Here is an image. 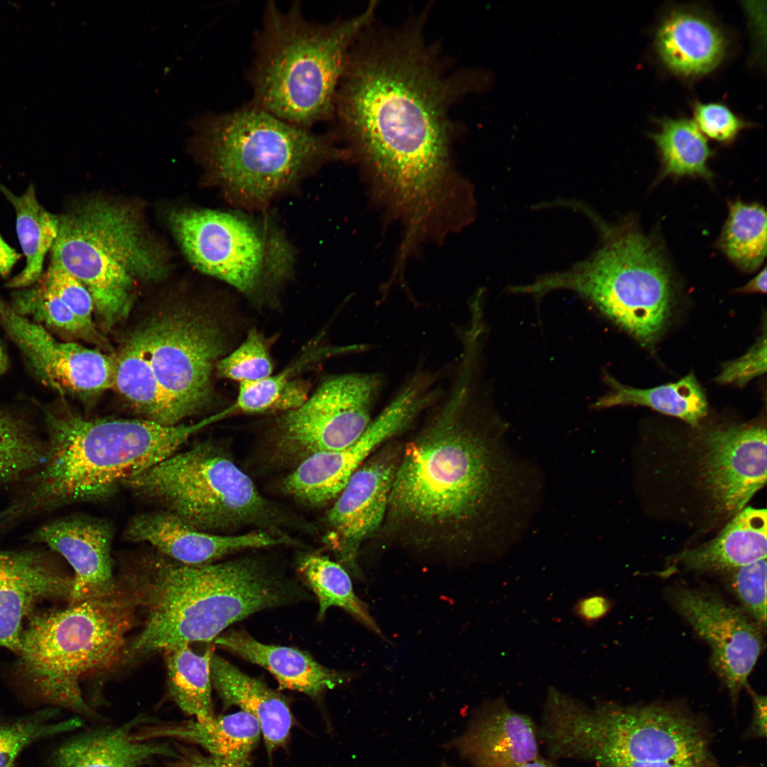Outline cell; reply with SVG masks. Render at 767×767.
Masks as SVG:
<instances>
[{"label":"cell","instance_id":"5bb4252c","mask_svg":"<svg viewBox=\"0 0 767 767\" xmlns=\"http://www.w3.org/2000/svg\"><path fill=\"white\" fill-rule=\"evenodd\" d=\"M669 602L709 646L711 663L733 702L748 689V678L763 652L761 629L717 593L681 585L666 592Z\"/></svg>","mask_w":767,"mask_h":767},{"label":"cell","instance_id":"d6986e66","mask_svg":"<svg viewBox=\"0 0 767 767\" xmlns=\"http://www.w3.org/2000/svg\"><path fill=\"white\" fill-rule=\"evenodd\" d=\"M124 535L126 540L147 543L163 555L190 565L211 563L236 551L278 545L286 540L265 531L241 535L207 533L161 509L131 518Z\"/></svg>","mask_w":767,"mask_h":767},{"label":"cell","instance_id":"52a82bcc","mask_svg":"<svg viewBox=\"0 0 767 767\" xmlns=\"http://www.w3.org/2000/svg\"><path fill=\"white\" fill-rule=\"evenodd\" d=\"M136 609L119 587L112 595L33 616L23 629L18 670L40 701L95 715L85 702L82 678L124 663Z\"/></svg>","mask_w":767,"mask_h":767},{"label":"cell","instance_id":"83f0119b","mask_svg":"<svg viewBox=\"0 0 767 767\" xmlns=\"http://www.w3.org/2000/svg\"><path fill=\"white\" fill-rule=\"evenodd\" d=\"M767 514L747 507L736 513L719 535L703 545L677 555V565L697 572L730 571L766 558Z\"/></svg>","mask_w":767,"mask_h":767},{"label":"cell","instance_id":"3957f363","mask_svg":"<svg viewBox=\"0 0 767 767\" xmlns=\"http://www.w3.org/2000/svg\"><path fill=\"white\" fill-rule=\"evenodd\" d=\"M43 462L22 494L0 511V525L77 502L113 496L125 482L174 453L204 422L163 425L146 419L85 418L44 412Z\"/></svg>","mask_w":767,"mask_h":767},{"label":"cell","instance_id":"44dd1931","mask_svg":"<svg viewBox=\"0 0 767 767\" xmlns=\"http://www.w3.org/2000/svg\"><path fill=\"white\" fill-rule=\"evenodd\" d=\"M538 739L531 718L499 697L482 707L457 746L472 767H520L539 757Z\"/></svg>","mask_w":767,"mask_h":767},{"label":"cell","instance_id":"7a4b0ae2","mask_svg":"<svg viewBox=\"0 0 767 767\" xmlns=\"http://www.w3.org/2000/svg\"><path fill=\"white\" fill-rule=\"evenodd\" d=\"M415 34L354 43L332 119L409 224L429 222L450 196L448 108L455 80Z\"/></svg>","mask_w":767,"mask_h":767},{"label":"cell","instance_id":"f35d334b","mask_svg":"<svg viewBox=\"0 0 767 767\" xmlns=\"http://www.w3.org/2000/svg\"><path fill=\"white\" fill-rule=\"evenodd\" d=\"M12 308L18 314L32 316L56 330L86 339H96L98 334L89 330L61 299L40 282L13 295Z\"/></svg>","mask_w":767,"mask_h":767},{"label":"cell","instance_id":"9c48e42d","mask_svg":"<svg viewBox=\"0 0 767 767\" xmlns=\"http://www.w3.org/2000/svg\"><path fill=\"white\" fill-rule=\"evenodd\" d=\"M58 219L50 263L86 287L100 321L109 328L128 315L135 280L158 279L165 273L159 254L124 205L89 201Z\"/></svg>","mask_w":767,"mask_h":767},{"label":"cell","instance_id":"f6af8a7d","mask_svg":"<svg viewBox=\"0 0 767 767\" xmlns=\"http://www.w3.org/2000/svg\"><path fill=\"white\" fill-rule=\"evenodd\" d=\"M178 755L165 763L166 767H251L249 758L230 761L205 755L195 749L179 745Z\"/></svg>","mask_w":767,"mask_h":767},{"label":"cell","instance_id":"836d02e7","mask_svg":"<svg viewBox=\"0 0 767 767\" xmlns=\"http://www.w3.org/2000/svg\"><path fill=\"white\" fill-rule=\"evenodd\" d=\"M656 121L658 131L650 133L649 137L659 151L664 174L709 178L707 161L712 153L695 121L683 117Z\"/></svg>","mask_w":767,"mask_h":767},{"label":"cell","instance_id":"7c38bea8","mask_svg":"<svg viewBox=\"0 0 767 767\" xmlns=\"http://www.w3.org/2000/svg\"><path fill=\"white\" fill-rule=\"evenodd\" d=\"M142 327L166 425L180 424L212 399V374L229 345L225 326L207 310L179 307L158 313Z\"/></svg>","mask_w":767,"mask_h":767},{"label":"cell","instance_id":"5b68a950","mask_svg":"<svg viewBox=\"0 0 767 767\" xmlns=\"http://www.w3.org/2000/svg\"><path fill=\"white\" fill-rule=\"evenodd\" d=\"M538 736L553 758L597 767H705V731L692 717L663 705L585 704L548 688Z\"/></svg>","mask_w":767,"mask_h":767},{"label":"cell","instance_id":"d590c367","mask_svg":"<svg viewBox=\"0 0 767 767\" xmlns=\"http://www.w3.org/2000/svg\"><path fill=\"white\" fill-rule=\"evenodd\" d=\"M722 250L746 271L757 269L766 255V214L758 205L733 203L723 229Z\"/></svg>","mask_w":767,"mask_h":767},{"label":"cell","instance_id":"681fc988","mask_svg":"<svg viewBox=\"0 0 767 767\" xmlns=\"http://www.w3.org/2000/svg\"><path fill=\"white\" fill-rule=\"evenodd\" d=\"M742 293H753L766 292V268L756 277L747 283L745 285L739 288L737 290Z\"/></svg>","mask_w":767,"mask_h":767},{"label":"cell","instance_id":"ffe728a7","mask_svg":"<svg viewBox=\"0 0 767 767\" xmlns=\"http://www.w3.org/2000/svg\"><path fill=\"white\" fill-rule=\"evenodd\" d=\"M72 577L43 553L23 550L0 552V646L17 653L23 624L35 605L47 599L69 600Z\"/></svg>","mask_w":767,"mask_h":767},{"label":"cell","instance_id":"f546056e","mask_svg":"<svg viewBox=\"0 0 767 767\" xmlns=\"http://www.w3.org/2000/svg\"><path fill=\"white\" fill-rule=\"evenodd\" d=\"M606 381L611 391L595 403L597 408L621 405L647 406L696 426L707 413V401L692 373L677 382L646 388L625 386L612 377Z\"/></svg>","mask_w":767,"mask_h":767},{"label":"cell","instance_id":"4316f807","mask_svg":"<svg viewBox=\"0 0 767 767\" xmlns=\"http://www.w3.org/2000/svg\"><path fill=\"white\" fill-rule=\"evenodd\" d=\"M211 680L226 706H236L257 720L269 754L285 744L293 715L278 692L214 654L211 660Z\"/></svg>","mask_w":767,"mask_h":767},{"label":"cell","instance_id":"484cf974","mask_svg":"<svg viewBox=\"0 0 767 767\" xmlns=\"http://www.w3.org/2000/svg\"><path fill=\"white\" fill-rule=\"evenodd\" d=\"M384 443L382 436L367 428L348 447L314 453L302 459L284 479V491L312 506L337 498L357 469Z\"/></svg>","mask_w":767,"mask_h":767},{"label":"cell","instance_id":"e0dca14e","mask_svg":"<svg viewBox=\"0 0 767 767\" xmlns=\"http://www.w3.org/2000/svg\"><path fill=\"white\" fill-rule=\"evenodd\" d=\"M401 451L384 448L365 460L327 514L332 545L340 561L358 575V550L382 527Z\"/></svg>","mask_w":767,"mask_h":767},{"label":"cell","instance_id":"ac0fdd59","mask_svg":"<svg viewBox=\"0 0 767 767\" xmlns=\"http://www.w3.org/2000/svg\"><path fill=\"white\" fill-rule=\"evenodd\" d=\"M114 528L92 517L56 519L36 529L31 540L62 555L74 571L70 604L108 597L119 589L113 572L111 545Z\"/></svg>","mask_w":767,"mask_h":767},{"label":"cell","instance_id":"30bf717a","mask_svg":"<svg viewBox=\"0 0 767 767\" xmlns=\"http://www.w3.org/2000/svg\"><path fill=\"white\" fill-rule=\"evenodd\" d=\"M124 488L211 533L261 524L272 511L251 479L207 442L174 453L127 480Z\"/></svg>","mask_w":767,"mask_h":767},{"label":"cell","instance_id":"ba28073f","mask_svg":"<svg viewBox=\"0 0 767 767\" xmlns=\"http://www.w3.org/2000/svg\"><path fill=\"white\" fill-rule=\"evenodd\" d=\"M602 242L592 255L563 271L548 273L511 292L542 297L573 291L647 345L669 318L673 290L658 249L645 235L625 225L609 226L594 217Z\"/></svg>","mask_w":767,"mask_h":767},{"label":"cell","instance_id":"60d3db41","mask_svg":"<svg viewBox=\"0 0 767 767\" xmlns=\"http://www.w3.org/2000/svg\"><path fill=\"white\" fill-rule=\"evenodd\" d=\"M729 587L753 621L762 629L766 626V560L730 570Z\"/></svg>","mask_w":767,"mask_h":767},{"label":"cell","instance_id":"f5cc1de1","mask_svg":"<svg viewBox=\"0 0 767 767\" xmlns=\"http://www.w3.org/2000/svg\"><path fill=\"white\" fill-rule=\"evenodd\" d=\"M441 767H450V766H448V765H447V763H442V764Z\"/></svg>","mask_w":767,"mask_h":767},{"label":"cell","instance_id":"8d00e7d4","mask_svg":"<svg viewBox=\"0 0 767 767\" xmlns=\"http://www.w3.org/2000/svg\"><path fill=\"white\" fill-rule=\"evenodd\" d=\"M45 445L23 420L0 410V489L27 477L43 462Z\"/></svg>","mask_w":767,"mask_h":767},{"label":"cell","instance_id":"1f68e13d","mask_svg":"<svg viewBox=\"0 0 767 767\" xmlns=\"http://www.w3.org/2000/svg\"><path fill=\"white\" fill-rule=\"evenodd\" d=\"M168 690L171 700L186 715L198 721L214 716L212 701L211 660L209 647L197 654L185 644L164 651Z\"/></svg>","mask_w":767,"mask_h":767},{"label":"cell","instance_id":"d4e9b609","mask_svg":"<svg viewBox=\"0 0 767 767\" xmlns=\"http://www.w3.org/2000/svg\"><path fill=\"white\" fill-rule=\"evenodd\" d=\"M215 643L268 670L282 690H295L315 697L349 678L324 667L300 650L264 644L244 631L228 632L217 637Z\"/></svg>","mask_w":767,"mask_h":767},{"label":"cell","instance_id":"f1b7e54d","mask_svg":"<svg viewBox=\"0 0 767 767\" xmlns=\"http://www.w3.org/2000/svg\"><path fill=\"white\" fill-rule=\"evenodd\" d=\"M0 191L15 210L16 232L26 257L24 268L6 286L25 288L36 283L42 276L45 257L58 236V216L46 210L38 202L33 184L21 195H16L1 184Z\"/></svg>","mask_w":767,"mask_h":767},{"label":"cell","instance_id":"2e32d148","mask_svg":"<svg viewBox=\"0 0 767 767\" xmlns=\"http://www.w3.org/2000/svg\"><path fill=\"white\" fill-rule=\"evenodd\" d=\"M700 479L714 511L734 516L766 481V429L761 423L717 428L703 437Z\"/></svg>","mask_w":767,"mask_h":767},{"label":"cell","instance_id":"7dc6e473","mask_svg":"<svg viewBox=\"0 0 767 767\" xmlns=\"http://www.w3.org/2000/svg\"><path fill=\"white\" fill-rule=\"evenodd\" d=\"M747 690L753 700V717L747 734L749 736L765 738L766 736V697L765 695L755 692L750 687Z\"/></svg>","mask_w":767,"mask_h":767},{"label":"cell","instance_id":"ab89813d","mask_svg":"<svg viewBox=\"0 0 767 767\" xmlns=\"http://www.w3.org/2000/svg\"><path fill=\"white\" fill-rule=\"evenodd\" d=\"M273 365L266 339L252 328L237 348L217 361L215 373L221 379L251 383L272 375Z\"/></svg>","mask_w":767,"mask_h":767},{"label":"cell","instance_id":"603a6c76","mask_svg":"<svg viewBox=\"0 0 767 767\" xmlns=\"http://www.w3.org/2000/svg\"><path fill=\"white\" fill-rule=\"evenodd\" d=\"M150 722L137 717L119 727L76 736L55 751L53 767H140L156 757H176L177 749L167 743L133 739L136 727Z\"/></svg>","mask_w":767,"mask_h":767},{"label":"cell","instance_id":"9a60e30c","mask_svg":"<svg viewBox=\"0 0 767 767\" xmlns=\"http://www.w3.org/2000/svg\"><path fill=\"white\" fill-rule=\"evenodd\" d=\"M0 323L40 381L61 393L94 396L114 386L116 357L60 342L0 298Z\"/></svg>","mask_w":767,"mask_h":767},{"label":"cell","instance_id":"277c9868","mask_svg":"<svg viewBox=\"0 0 767 767\" xmlns=\"http://www.w3.org/2000/svg\"><path fill=\"white\" fill-rule=\"evenodd\" d=\"M374 8L370 4L357 16L320 23L307 18L298 1L285 10L267 1L246 72L250 102L307 129L332 120L349 52Z\"/></svg>","mask_w":767,"mask_h":767},{"label":"cell","instance_id":"816d5d0a","mask_svg":"<svg viewBox=\"0 0 767 767\" xmlns=\"http://www.w3.org/2000/svg\"><path fill=\"white\" fill-rule=\"evenodd\" d=\"M6 366V357L1 346L0 345V374L2 373Z\"/></svg>","mask_w":767,"mask_h":767},{"label":"cell","instance_id":"7bdbcfd3","mask_svg":"<svg viewBox=\"0 0 767 767\" xmlns=\"http://www.w3.org/2000/svg\"><path fill=\"white\" fill-rule=\"evenodd\" d=\"M694 121L705 136L721 143L732 141L749 124L720 102H695Z\"/></svg>","mask_w":767,"mask_h":767},{"label":"cell","instance_id":"c3c4849f","mask_svg":"<svg viewBox=\"0 0 767 767\" xmlns=\"http://www.w3.org/2000/svg\"><path fill=\"white\" fill-rule=\"evenodd\" d=\"M21 255L10 246L0 234V275L6 276Z\"/></svg>","mask_w":767,"mask_h":767},{"label":"cell","instance_id":"74e56055","mask_svg":"<svg viewBox=\"0 0 767 767\" xmlns=\"http://www.w3.org/2000/svg\"><path fill=\"white\" fill-rule=\"evenodd\" d=\"M53 709H45L31 716L0 724V767H13L22 750L38 740L80 727L82 720L74 717L60 722H48Z\"/></svg>","mask_w":767,"mask_h":767},{"label":"cell","instance_id":"6da1fadb","mask_svg":"<svg viewBox=\"0 0 767 767\" xmlns=\"http://www.w3.org/2000/svg\"><path fill=\"white\" fill-rule=\"evenodd\" d=\"M480 403L477 371L458 365L447 396L401 451L382 527L418 553L501 555L522 534L540 491Z\"/></svg>","mask_w":767,"mask_h":767},{"label":"cell","instance_id":"b9f144b4","mask_svg":"<svg viewBox=\"0 0 767 767\" xmlns=\"http://www.w3.org/2000/svg\"><path fill=\"white\" fill-rule=\"evenodd\" d=\"M41 279L89 330L98 334L92 320L94 305L92 295L78 279L51 263Z\"/></svg>","mask_w":767,"mask_h":767},{"label":"cell","instance_id":"8992f818","mask_svg":"<svg viewBox=\"0 0 767 767\" xmlns=\"http://www.w3.org/2000/svg\"><path fill=\"white\" fill-rule=\"evenodd\" d=\"M193 138L227 197L262 207L320 166L349 157L332 132L293 125L249 102L193 119Z\"/></svg>","mask_w":767,"mask_h":767},{"label":"cell","instance_id":"7402d4cb","mask_svg":"<svg viewBox=\"0 0 767 767\" xmlns=\"http://www.w3.org/2000/svg\"><path fill=\"white\" fill-rule=\"evenodd\" d=\"M729 45L722 28L707 13L692 7H677L660 20L654 46L659 60L676 75L698 77L714 70L724 60Z\"/></svg>","mask_w":767,"mask_h":767},{"label":"cell","instance_id":"8fae6325","mask_svg":"<svg viewBox=\"0 0 767 767\" xmlns=\"http://www.w3.org/2000/svg\"><path fill=\"white\" fill-rule=\"evenodd\" d=\"M172 229L190 262L263 303L289 276L293 253L272 227L249 217L212 210L173 213Z\"/></svg>","mask_w":767,"mask_h":767},{"label":"cell","instance_id":"4dcf8cb0","mask_svg":"<svg viewBox=\"0 0 767 767\" xmlns=\"http://www.w3.org/2000/svg\"><path fill=\"white\" fill-rule=\"evenodd\" d=\"M115 357L113 387L143 419L167 425L164 401L150 364L142 326L129 336Z\"/></svg>","mask_w":767,"mask_h":767},{"label":"cell","instance_id":"e575fe53","mask_svg":"<svg viewBox=\"0 0 767 767\" xmlns=\"http://www.w3.org/2000/svg\"><path fill=\"white\" fill-rule=\"evenodd\" d=\"M345 351L344 347L312 346L280 372L256 382L239 384L234 403L223 410L210 415L211 422L214 423L236 414L276 412L283 393L299 374L324 358Z\"/></svg>","mask_w":767,"mask_h":767},{"label":"cell","instance_id":"bcb514c9","mask_svg":"<svg viewBox=\"0 0 767 767\" xmlns=\"http://www.w3.org/2000/svg\"><path fill=\"white\" fill-rule=\"evenodd\" d=\"M612 602L599 594H589L579 598L574 604V615L584 625L591 627L611 610Z\"/></svg>","mask_w":767,"mask_h":767},{"label":"cell","instance_id":"4fadbf2b","mask_svg":"<svg viewBox=\"0 0 767 767\" xmlns=\"http://www.w3.org/2000/svg\"><path fill=\"white\" fill-rule=\"evenodd\" d=\"M383 386L375 373L335 375L322 381L298 408L276 422L277 449L289 457L345 449L371 422L373 407Z\"/></svg>","mask_w":767,"mask_h":767},{"label":"cell","instance_id":"f907efd6","mask_svg":"<svg viewBox=\"0 0 767 767\" xmlns=\"http://www.w3.org/2000/svg\"><path fill=\"white\" fill-rule=\"evenodd\" d=\"M520 767H560L553 762L547 759L543 758L540 756L538 758L525 763Z\"/></svg>","mask_w":767,"mask_h":767},{"label":"cell","instance_id":"cb8c5ba5","mask_svg":"<svg viewBox=\"0 0 767 767\" xmlns=\"http://www.w3.org/2000/svg\"><path fill=\"white\" fill-rule=\"evenodd\" d=\"M146 724L134 731V741L172 739L197 745L212 756L230 761L249 758L261 734L257 720L243 711L214 716L206 721L192 719Z\"/></svg>","mask_w":767,"mask_h":767},{"label":"cell","instance_id":"d6a6232c","mask_svg":"<svg viewBox=\"0 0 767 767\" xmlns=\"http://www.w3.org/2000/svg\"><path fill=\"white\" fill-rule=\"evenodd\" d=\"M299 571L318 599V618L327 609L339 607L369 631L381 635V631L370 614L367 604L356 594L348 572L339 563L326 556L308 555L299 562Z\"/></svg>","mask_w":767,"mask_h":767},{"label":"cell","instance_id":"ee69618b","mask_svg":"<svg viewBox=\"0 0 767 767\" xmlns=\"http://www.w3.org/2000/svg\"><path fill=\"white\" fill-rule=\"evenodd\" d=\"M766 371V331L743 356L724 364L716 381L720 384L744 386Z\"/></svg>","mask_w":767,"mask_h":767}]
</instances>
